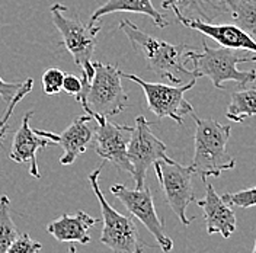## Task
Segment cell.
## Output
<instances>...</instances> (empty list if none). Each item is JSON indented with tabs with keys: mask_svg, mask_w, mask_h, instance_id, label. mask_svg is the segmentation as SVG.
Returning <instances> with one entry per match:
<instances>
[{
	"mask_svg": "<svg viewBox=\"0 0 256 253\" xmlns=\"http://www.w3.org/2000/svg\"><path fill=\"white\" fill-rule=\"evenodd\" d=\"M120 30L126 34L134 51L147 63L148 68L158 78L168 79L175 84L194 78L192 70L185 67L184 52L188 48L185 44H170L152 36L128 19L120 22Z\"/></svg>",
	"mask_w": 256,
	"mask_h": 253,
	"instance_id": "6da1fadb",
	"label": "cell"
},
{
	"mask_svg": "<svg viewBox=\"0 0 256 253\" xmlns=\"http://www.w3.org/2000/svg\"><path fill=\"white\" fill-rule=\"evenodd\" d=\"M191 115L196 126L191 168L194 174L201 176L202 182H207L208 178H218L222 172L236 166V160L227 153L232 126H223L216 120L198 118L194 112Z\"/></svg>",
	"mask_w": 256,
	"mask_h": 253,
	"instance_id": "7a4b0ae2",
	"label": "cell"
},
{
	"mask_svg": "<svg viewBox=\"0 0 256 253\" xmlns=\"http://www.w3.org/2000/svg\"><path fill=\"white\" fill-rule=\"evenodd\" d=\"M95 74L90 82L82 79L83 90L76 96L88 115L98 118H111L124 111L128 95L122 88V72L112 64L94 62Z\"/></svg>",
	"mask_w": 256,
	"mask_h": 253,
	"instance_id": "3957f363",
	"label": "cell"
},
{
	"mask_svg": "<svg viewBox=\"0 0 256 253\" xmlns=\"http://www.w3.org/2000/svg\"><path fill=\"white\" fill-rule=\"evenodd\" d=\"M184 60L185 63H192L194 78H208L217 89H222L224 82L228 80L238 82L240 86H246L256 80V70H238L240 63H256V57L240 56L239 51L232 48H210L206 41H202V51L186 48Z\"/></svg>",
	"mask_w": 256,
	"mask_h": 253,
	"instance_id": "277c9868",
	"label": "cell"
},
{
	"mask_svg": "<svg viewBox=\"0 0 256 253\" xmlns=\"http://www.w3.org/2000/svg\"><path fill=\"white\" fill-rule=\"evenodd\" d=\"M50 15L54 26L62 34V42L72 54L74 64L82 72V79L90 82L95 68H94V52L96 48V36L100 32V26H89L76 16H67V8L62 3H54L50 8Z\"/></svg>",
	"mask_w": 256,
	"mask_h": 253,
	"instance_id": "5b68a950",
	"label": "cell"
},
{
	"mask_svg": "<svg viewBox=\"0 0 256 253\" xmlns=\"http://www.w3.org/2000/svg\"><path fill=\"white\" fill-rule=\"evenodd\" d=\"M102 166L104 164H99L89 174V182L99 201L104 220L100 242L102 244L108 246L114 253H143L146 244L138 234L134 220L128 216L118 212L114 206H111L100 190L99 176L102 172Z\"/></svg>",
	"mask_w": 256,
	"mask_h": 253,
	"instance_id": "8992f818",
	"label": "cell"
},
{
	"mask_svg": "<svg viewBox=\"0 0 256 253\" xmlns=\"http://www.w3.org/2000/svg\"><path fill=\"white\" fill-rule=\"evenodd\" d=\"M122 78L137 83L143 89L148 110L159 120L170 118L172 121L182 126L184 116L194 112L192 105L185 99V94L195 86V78H192L184 86H166L163 83L146 82L131 73H122Z\"/></svg>",
	"mask_w": 256,
	"mask_h": 253,
	"instance_id": "52a82bcc",
	"label": "cell"
},
{
	"mask_svg": "<svg viewBox=\"0 0 256 253\" xmlns=\"http://www.w3.org/2000/svg\"><path fill=\"white\" fill-rule=\"evenodd\" d=\"M152 124L146 120L144 115L136 118V126L131 134V140L128 142L127 156L132 166V178L136 184V190L144 188L146 174L150 166L156 162H174V158L168 156L166 144L159 140L154 132H152Z\"/></svg>",
	"mask_w": 256,
	"mask_h": 253,
	"instance_id": "ba28073f",
	"label": "cell"
},
{
	"mask_svg": "<svg viewBox=\"0 0 256 253\" xmlns=\"http://www.w3.org/2000/svg\"><path fill=\"white\" fill-rule=\"evenodd\" d=\"M153 166L160 188L164 194L166 202L184 226H190L194 218H190L186 216V208L191 202H195V194L192 185V176L195 174L192 168L179 164L175 160H159Z\"/></svg>",
	"mask_w": 256,
	"mask_h": 253,
	"instance_id": "9c48e42d",
	"label": "cell"
},
{
	"mask_svg": "<svg viewBox=\"0 0 256 253\" xmlns=\"http://www.w3.org/2000/svg\"><path fill=\"white\" fill-rule=\"evenodd\" d=\"M111 194L121 201V204L128 210L131 216H134L137 220L143 222V226L152 233V236L156 238L160 249L164 253L172 252L174 242L164 233L163 222L159 218L153 194L148 186H144L142 190H130L126 185L115 184L111 186Z\"/></svg>",
	"mask_w": 256,
	"mask_h": 253,
	"instance_id": "30bf717a",
	"label": "cell"
},
{
	"mask_svg": "<svg viewBox=\"0 0 256 253\" xmlns=\"http://www.w3.org/2000/svg\"><path fill=\"white\" fill-rule=\"evenodd\" d=\"M95 122L98 126L94 132V147L98 156L111 162L120 170L132 174L127 150L134 126L112 124L108 118H98Z\"/></svg>",
	"mask_w": 256,
	"mask_h": 253,
	"instance_id": "8fae6325",
	"label": "cell"
},
{
	"mask_svg": "<svg viewBox=\"0 0 256 253\" xmlns=\"http://www.w3.org/2000/svg\"><path fill=\"white\" fill-rule=\"evenodd\" d=\"M90 121H95L94 116L80 115L60 134L44 131V130H35V131L40 136L51 140L54 142V146L63 147L64 153L60 158V164L68 166V164L74 163V160L79 158L82 153L86 152L88 146L94 140V131L88 126Z\"/></svg>",
	"mask_w": 256,
	"mask_h": 253,
	"instance_id": "7c38bea8",
	"label": "cell"
},
{
	"mask_svg": "<svg viewBox=\"0 0 256 253\" xmlns=\"http://www.w3.org/2000/svg\"><path fill=\"white\" fill-rule=\"evenodd\" d=\"M176 19L186 28L194 31L201 32L208 38H212L216 42H218L222 47L232 48V50H244L256 52V41L243 31L236 24H214V22H204V20H195L186 19L184 16L176 15Z\"/></svg>",
	"mask_w": 256,
	"mask_h": 253,
	"instance_id": "4fadbf2b",
	"label": "cell"
},
{
	"mask_svg": "<svg viewBox=\"0 0 256 253\" xmlns=\"http://www.w3.org/2000/svg\"><path fill=\"white\" fill-rule=\"evenodd\" d=\"M206 184V196L202 200H196V206L202 208L204 218L207 226L208 234H222L224 238H228L238 228V218L232 206L226 202L223 196H220L214 186L208 182Z\"/></svg>",
	"mask_w": 256,
	"mask_h": 253,
	"instance_id": "5bb4252c",
	"label": "cell"
},
{
	"mask_svg": "<svg viewBox=\"0 0 256 253\" xmlns=\"http://www.w3.org/2000/svg\"><path fill=\"white\" fill-rule=\"evenodd\" d=\"M32 115H34V111H28L24 115L22 122L15 132L9 158L16 163H28L30 174L35 179H41V174L38 170V163H36V153L41 148H46L48 146H54V142L40 136L35 130H32L30 126Z\"/></svg>",
	"mask_w": 256,
	"mask_h": 253,
	"instance_id": "9a60e30c",
	"label": "cell"
},
{
	"mask_svg": "<svg viewBox=\"0 0 256 253\" xmlns=\"http://www.w3.org/2000/svg\"><path fill=\"white\" fill-rule=\"evenodd\" d=\"M99 222L84 211H78L74 216L63 214L47 226V233L58 242L88 244L90 242L89 230Z\"/></svg>",
	"mask_w": 256,
	"mask_h": 253,
	"instance_id": "2e32d148",
	"label": "cell"
},
{
	"mask_svg": "<svg viewBox=\"0 0 256 253\" xmlns=\"http://www.w3.org/2000/svg\"><path fill=\"white\" fill-rule=\"evenodd\" d=\"M163 9H172L175 15L186 19L214 22L230 14L227 0H163Z\"/></svg>",
	"mask_w": 256,
	"mask_h": 253,
	"instance_id": "e0dca14e",
	"label": "cell"
},
{
	"mask_svg": "<svg viewBox=\"0 0 256 253\" xmlns=\"http://www.w3.org/2000/svg\"><path fill=\"white\" fill-rule=\"evenodd\" d=\"M115 12H131V14L146 15L152 18L154 25H158L159 28L168 26V20L164 19V16L162 15L159 10H156L152 0H108L104 4H100L92 14V16L89 18L88 25L94 26L98 19H100L102 16L115 14Z\"/></svg>",
	"mask_w": 256,
	"mask_h": 253,
	"instance_id": "ac0fdd59",
	"label": "cell"
},
{
	"mask_svg": "<svg viewBox=\"0 0 256 253\" xmlns=\"http://www.w3.org/2000/svg\"><path fill=\"white\" fill-rule=\"evenodd\" d=\"M226 116L234 122H243L246 118L256 116V88L234 92L226 111Z\"/></svg>",
	"mask_w": 256,
	"mask_h": 253,
	"instance_id": "d6986e66",
	"label": "cell"
},
{
	"mask_svg": "<svg viewBox=\"0 0 256 253\" xmlns=\"http://www.w3.org/2000/svg\"><path fill=\"white\" fill-rule=\"evenodd\" d=\"M234 24L256 41V0H227Z\"/></svg>",
	"mask_w": 256,
	"mask_h": 253,
	"instance_id": "ffe728a7",
	"label": "cell"
},
{
	"mask_svg": "<svg viewBox=\"0 0 256 253\" xmlns=\"http://www.w3.org/2000/svg\"><path fill=\"white\" fill-rule=\"evenodd\" d=\"M18 236L19 232L10 214V200L8 195H0V253H8Z\"/></svg>",
	"mask_w": 256,
	"mask_h": 253,
	"instance_id": "44dd1931",
	"label": "cell"
},
{
	"mask_svg": "<svg viewBox=\"0 0 256 253\" xmlns=\"http://www.w3.org/2000/svg\"><path fill=\"white\" fill-rule=\"evenodd\" d=\"M32 88H34V80L26 79L24 82V86L20 88V90H19L15 95V98L9 102L8 110H6V112L3 114V116H2V120H0V142L4 140V137H6V134H8L9 121H10V118H12V115H14V110L16 108V105L31 92Z\"/></svg>",
	"mask_w": 256,
	"mask_h": 253,
	"instance_id": "7402d4cb",
	"label": "cell"
},
{
	"mask_svg": "<svg viewBox=\"0 0 256 253\" xmlns=\"http://www.w3.org/2000/svg\"><path fill=\"white\" fill-rule=\"evenodd\" d=\"M64 73L63 70L60 68H56V67H51L44 72L42 74V92L46 95H57L63 90V82H64Z\"/></svg>",
	"mask_w": 256,
	"mask_h": 253,
	"instance_id": "603a6c76",
	"label": "cell"
},
{
	"mask_svg": "<svg viewBox=\"0 0 256 253\" xmlns=\"http://www.w3.org/2000/svg\"><path fill=\"white\" fill-rule=\"evenodd\" d=\"M223 200L232 206H239V208L256 206V186L236 190V192H226L223 195Z\"/></svg>",
	"mask_w": 256,
	"mask_h": 253,
	"instance_id": "cb8c5ba5",
	"label": "cell"
},
{
	"mask_svg": "<svg viewBox=\"0 0 256 253\" xmlns=\"http://www.w3.org/2000/svg\"><path fill=\"white\" fill-rule=\"evenodd\" d=\"M42 244L40 242L32 240L28 233L19 234L15 242L10 244L8 253H40Z\"/></svg>",
	"mask_w": 256,
	"mask_h": 253,
	"instance_id": "d4e9b609",
	"label": "cell"
},
{
	"mask_svg": "<svg viewBox=\"0 0 256 253\" xmlns=\"http://www.w3.org/2000/svg\"><path fill=\"white\" fill-rule=\"evenodd\" d=\"M24 86V82H15V83H9L0 78V98L4 102H10L15 95L20 90V88Z\"/></svg>",
	"mask_w": 256,
	"mask_h": 253,
	"instance_id": "484cf974",
	"label": "cell"
},
{
	"mask_svg": "<svg viewBox=\"0 0 256 253\" xmlns=\"http://www.w3.org/2000/svg\"><path fill=\"white\" fill-rule=\"evenodd\" d=\"M63 90L68 95H73L74 98L82 94L83 90V82L76 74H67L64 76L63 82Z\"/></svg>",
	"mask_w": 256,
	"mask_h": 253,
	"instance_id": "4316f807",
	"label": "cell"
},
{
	"mask_svg": "<svg viewBox=\"0 0 256 253\" xmlns=\"http://www.w3.org/2000/svg\"><path fill=\"white\" fill-rule=\"evenodd\" d=\"M76 250H78V249H76V246H70V248H68V252L67 253H76Z\"/></svg>",
	"mask_w": 256,
	"mask_h": 253,
	"instance_id": "83f0119b",
	"label": "cell"
},
{
	"mask_svg": "<svg viewBox=\"0 0 256 253\" xmlns=\"http://www.w3.org/2000/svg\"><path fill=\"white\" fill-rule=\"evenodd\" d=\"M252 253H256V240H255V246H254V250H252Z\"/></svg>",
	"mask_w": 256,
	"mask_h": 253,
	"instance_id": "f1b7e54d",
	"label": "cell"
}]
</instances>
